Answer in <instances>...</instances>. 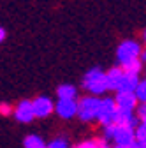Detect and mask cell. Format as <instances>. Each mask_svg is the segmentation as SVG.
Listing matches in <instances>:
<instances>
[{
	"instance_id": "obj_21",
	"label": "cell",
	"mask_w": 146,
	"mask_h": 148,
	"mask_svg": "<svg viewBox=\"0 0 146 148\" xmlns=\"http://www.w3.org/2000/svg\"><path fill=\"white\" fill-rule=\"evenodd\" d=\"M76 148H99V146H97L95 139H86V141H81L79 145H76Z\"/></svg>"
},
{
	"instance_id": "obj_13",
	"label": "cell",
	"mask_w": 146,
	"mask_h": 148,
	"mask_svg": "<svg viewBox=\"0 0 146 148\" xmlns=\"http://www.w3.org/2000/svg\"><path fill=\"white\" fill-rule=\"evenodd\" d=\"M57 95H58V99H76L78 88H76L74 85H69V83L60 85V86L57 88Z\"/></svg>"
},
{
	"instance_id": "obj_1",
	"label": "cell",
	"mask_w": 146,
	"mask_h": 148,
	"mask_svg": "<svg viewBox=\"0 0 146 148\" xmlns=\"http://www.w3.org/2000/svg\"><path fill=\"white\" fill-rule=\"evenodd\" d=\"M83 88L88 90L92 95H97V97L106 94L109 90L107 88V79H106V72H102L99 67L88 71L85 74V78H83Z\"/></svg>"
},
{
	"instance_id": "obj_7",
	"label": "cell",
	"mask_w": 146,
	"mask_h": 148,
	"mask_svg": "<svg viewBox=\"0 0 146 148\" xmlns=\"http://www.w3.org/2000/svg\"><path fill=\"white\" fill-rule=\"evenodd\" d=\"M111 139L115 141V146H129L130 143L136 141L134 129L132 127H125V125H116Z\"/></svg>"
},
{
	"instance_id": "obj_2",
	"label": "cell",
	"mask_w": 146,
	"mask_h": 148,
	"mask_svg": "<svg viewBox=\"0 0 146 148\" xmlns=\"http://www.w3.org/2000/svg\"><path fill=\"white\" fill-rule=\"evenodd\" d=\"M99 102L100 99L97 95H85L78 101V116L83 122H92L97 118V111H99Z\"/></svg>"
},
{
	"instance_id": "obj_8",
	"label": "cell",
	"mask_w": 146,
	"mask_h": 148,
	"mask_svg": "<svg viewBox=\"0 0 146 148\" xmlns=\"http://www.w3.org/2000/svg\"><path fill=\"white\" fill-rule=\"evenodd\" d=\"M12 115L18 122L21 123H30L35 116H33V109H32V101H21L18 102V106L12 109Z\"/></svg>"
},
{
	"instance_id": "obj_4",
	"label": "cell",
	"mask_w": 146,
	"mask_h": 148,
	"mask_svg": "<svg viewBox=\"0 0 146 148\" xmlns=\"http://www.w3.org/2000/svg\"><path fill=\"white\" fill-rule=\"evenodd\" d=\"M115 111H116L115 99H100V102H99V111H97V118H95V120H99L102 125L113 123Z\"/></svg>"
},
{
	"instance_id": "obj_22",
	"label": "cell",
	"mask_w": 146,
	"mask_h": 148,
	"mask_svg": "<svg viewBox=\"0 0 146 148\" xmlns=\"http://www.w3.org/2000/svg\"><path fill=\"white\" fill-rule=\"evenodd\" d=\"M5 35H7V34H5V30H4L2 27H0V42H4V39H5Z\"/></svg>"
},
{
	"instance_id": "obj_12",
	"label": "cell",
	"mask_w": 146,
	"mask_h": 148,
	"mask_svg": "<svg viewBox=\"0 0 146 148\" xmlns=\"http://www.w3.org/2000/svg\"><path fill=\"white\" fill-rule=\"evenodd\" d=\"M121 74H123V71H121L120 67H113V69H109V71L106 72V79H107V88H109V90H115V92H116L118 83H120V79H121Z\"/></svg>"
},
{
	"instance_id": "obj_6",
	"label": "cell",
	"mask_w": 146,
	"mask_h": 148,
	"mask_svg": "<svg viewBox=\"0 0 146 148\" xmlns=\"http://www.w3.org/2000/svg\"><path fill=\"white\" fill-rule=\"evenodd\" d=\"M55 111L60 118H74L78 113V101L76 99H58V102L55 104Z\"/></svg>"
},
{
	"instance_id": "obj_20",
	"label": "cell",
	"mask_w": 146,
	"mask_h": 148,
	"mask_svg": "<svg viewBox=\"0 0 146 148\" xmlns=\"http://www.w3.org/2000/svg\"><path fill=\"white\" fill-rule=\"evenodd\" d=\"M0 115H2V116L12 115V106L7 104V102H0Z\"/></svg>"
},
{
	"instance_id": "obj_19",
	"label": "cell",
	"mask_w": 146,
	"mask_h": 148,
	"mask_svg": "<svg viewBox=\"0 0 146 148\" xmlns=\"http://www.w3.org/2000/svg\"><path fill=\"white\" fill-rule=\"evenodd\" d=\"M48 148H69V143H67L63 138H55V139L48 145Z\"/></svg>"
},
{
	"instance_id": "obj_14",
	"label": "cell",
	"mask_w": 146,
	"mask_h": 148,
	"mask_svg": "<svg viewBox=\"0 0 146 148\" xmlns=\"http://www.w3.org/2000/svg\"><path fill=\"white\" fill-rule=\"evenodd\" d=\"M120 69L123 72L139 74L143 71V60L141 58H134V60H129V62H123V64H120Z\"/></svg>"
},
{
	"instance_id": "obj_16",
	"label": "cell",
	"mask_w": 146,
	"mask_h": 148,
	"mask_svg": "<svg viewBox=\"0 0 146 148\" xmlns=\"http://www.w3.org/2000/svg\"><path fill=\"white\" fill-rule=\"evenodd\" d=\"M134 138H136L137 143H141V145L146 146V122L137 123V127L134 129Z\"/></svg>"
},
{
	"instance_id": "obj_23",
	"label": "cell",
	"mask_w": 146,
	"mask_h": 148,
	"mask_svg": "<svg viewBox=\"0 0 146 148\" xmlns=\"http://www.w3.org/2000/svg\"><path fill=\"white\" fill-rule=\"evenodd\" d=\"M143 39H144V44H146V30H144V34H143Z\"/></svg>"
},
{
	"instance_id": "obj_17",
	"label": "cell",
	"mask_w": 146,
	"mask_h": 148,
	"mask_svg": "<svg viewBox=\"0 0 146 148\" xmlns=\"http://www.w3.org/2000/svg\"><path fill=\"white\" fill-rule=\"evenodd\" d=\"M134 95H136L137 101L146 102V79H139V83L134 88Z\"/></svg>"
},
{
	"instance_id": "obj_24",
	"label": "cell",
	"mask_w": 146,
	"mask_h": 148,
	"mask_svg": "<svg viewBox=\"0 0 146 148\" xmlns=\"http://www.w3.org/2000/svg\"><path fill=\"white\" fill-rule=\"evenodd\" d=\"M102 148H109V146H107V145H106V146H102Z\"/></svg>"
},
{
	"instance_id": "obj_15",
	"label": "cell",
	"mask_w": 146,
	"mask_h": 148,
	"mask_svg": "<svg viewBox=\"0 0 146 148\" xmlns=\"http://www.w3.org/2000/svg\"><path fill=\"white\" fill-rule=\"evenodd\" d=\"M23 146H25V148H48L46 141H44L41 136H37V134L27 136L25 141H23Z\"/></svg>"
},
{
	"instance_id": "obj_10",
	"label": "cell",
	"mask_w": 146,
	"mask_h": 148,
	"mask_svg": "<svg viewBox=\"0 0 146 148\" xmlns=\"http://www.w3.org/2000/svg\"><path fill=\"white\" fill-rule=\"evenodd\" d=\"M137 122H139V120L136 118L134 111H127V109H118V108H116L115 116H113V123L136 129V127H137Z\"/></svg>"
},
{
	"instance_id": "obj_18",
	"label": "cell",
	"mask_w": 146,
	"mask_h": 148,
	"mask_svg": "<svg viewBox=\"0 0 146 148\" xmlns=\"http://www.w3.org/2000/svg\"><path fill=\"white\" fill-rule=\"evenodd\" d=\"M136 118L139 122H146V102H141L139 106H136Z\"/></svg>"
},
{
	"instance_id": "obj_9",
	"label": "cell",
	"mask_w": 146,
	"mask_h": 148,
	"mask_svg": "<svg viewBox=\"0 0 146 148\" xmlns=\"http://www.w3.org/2000/svg\"><path fill=\"white\" fill-rule=\"evenodd\" d=\"M137 99L134 95V92H116V99L115 104L118 109H127V111H134L137 106Z\"/></svg>"
},
{
	"instance_id": "obj_11",
	"label": "cell",
	"mask_w": 146,
	"mask_h": 148,
	"mask_svg": "<svg viewBox=\"0 0 146 148\" xmlns=\"http://www.w3.org/2000/svg\"><path fill=\"white\" fill-rule=\"evenodd\" d=\"M139 74H130V72H123L121 74V79L118 83L116 92H134L136 85L139 83Z\"/></svg>"
},
{
	"instance_id": "obj_5",
	"label": "cell",
	"mask_w": 146,
	"mask_h": 148,
	"mask_svg": "<svg viewBox=\"0 0 146 148\" xmlns=\"http://www.w3.org/2000/svg\"><path fill=\"white\" fill-rule=\"evenodd\" d=\"M32 109H33V116L35 118H48L53 111H55V104L49 97H37L32 101Z\"/></svg>"
},
{
	"instance_id": "obj_3",
	"label": "cell",
	"mask_w": 146,
	"mask_h": 148,
	"mask_svg": "<svg viewBox=\"0 0 146 148\" xmlns=\"http://www.w3.org/2000/svg\"><path fill=\"white\" fill-rule=\"evenodd\" d=\"M139 57H141V46H139V42L130 41V39L123 41L118 46V49H116V60L120 64L134 60V58H139Z\"/></svg>"
}]
</instances>
